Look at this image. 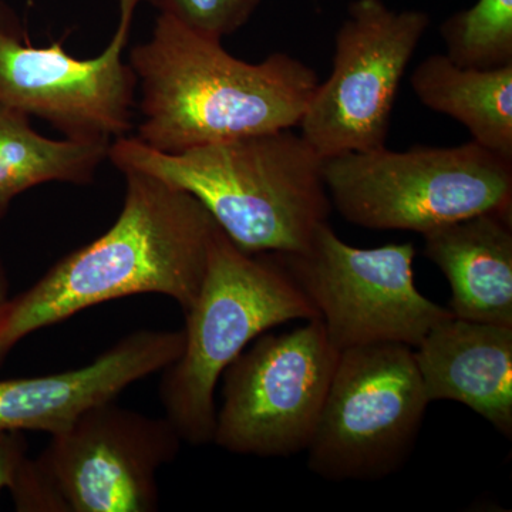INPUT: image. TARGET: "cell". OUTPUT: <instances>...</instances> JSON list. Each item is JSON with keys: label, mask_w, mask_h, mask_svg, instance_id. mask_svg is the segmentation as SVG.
I'll use <instances>...</instances> for the list:
<instances>
[{"label": "cell", "mask_w": 512, "mask_h": 512, "mask_svg": "<svg viewBox=\"0 0 512 512\" xmlns=\"http://www.w3.org/2000/svg\"><path fill=\"white\" fill-rule=\"evenodd\" d=\"M121 174L126 194L113 225L0 309V366L33 333L101 303L151 293L185 312L194 302L217 222L188 192L140 171Z\"/></svg>", "instance_id": "cell-1"}, {"label": "cell", "mask_w": 512, "mask_h": 512, "mask_svg": "<svg viewBox=\"0 0 512 512\" xmlns=\"http://www.w3.org/2000/svg\"><path fill=\"white\" fill-rule=\"evenodd\" d=\"M423 254L446 276L454 318L512 326V212L431 229Z\"/></svg>", "instance_id": "cell-14"}, {"label": "cell", "mask_w": 512, "mask_h": 512, "mask_svg": "<svg viewBox=\"0 0 512 512\" xmlns=\"http://www.w3.org/2000/svg\"><path fill=\"white\" fill-rule=\"evenodd\" d=\"M15 510L19 512H69L52 477L29 454L22 461L8 487Z\"/></svg>", "instance_id": "cell-19"}, {"label": "cell", "mask_w": 512, "mask_h": 512, "mask_svg": "<svg viewBox=\"0 0 512 512\" xmlns=\"http://www.w3.org/2000/svg\"><path fill=\"white\" fill-rule=\"evenodd\" d=\"M339 353L319 318L291 332L256 338L222 373L212 443L238 456L306 451Z\"/></svg>", "instance_id": "cell-8"}, {"label": "cell", "mask_w": 512, "mask_h": 512, "mask_svg": "<svg viewBox=\"0 0 512 512\" xmlns=\"http://www.w3.org/2000/svg\"><path fill=\"white\" fill-rule=\"evenodd\" d=\"M10 298V279L8 269H6L5 262L0 256V309L5 305L6 301Z\"/></svg>", "instance_id": "cell-21"}, {"label": "cell", "mask_w": 512, "mask_h": 512, "mask_svg": "<svg viewBox=\"0 0 512 512\" xmlns=\"http://www.w3.org/2000/svg\"><path fill=\"white\" fill-rule=\"evenodd\" d=\"M183 443L167 417L113 400L50 437L36 458L69 512H154L160 507L158 471L174 463Z\"/></svg>", "instance_id": "cell-11"}, {"label": "cell", "mask_w": 512, "mask_h": 512, "mask_svg": "<svg viewBox=\"0 0 512 512\" xmlns=\"http://www.w3.org/2000/svg\"><path fill=\"white\" fill-rule=\"evenodd\" d=\"M30 119L0 104V221L23 192L49 183L92 184L109 160L110 140H53L37 133Z\"/></svg>", "instance_id": "cell-16"}, {"label": "cell", "mask_w": 512, "mask_h": 512, "mask_svg": "<svg viewBox=\"0 0 512 512\" xmlns=\"http://www.w3.org/2000/svg\"><path fill=\"white\" fill-rule=\"evenodd\" d=\"M164 15L171 16L201 35L222 40L244 28L261 0H150Z\"/></svg>", "instance_id": "cell-18"}, {"label": "cell", "mask_w": 512, "mask_h": 512, "mask_svg": "<svg viewBox=\"0 0 512 512\" xmlns=\"http://www.w3.org/2000/svg\"><path fill=\"white\" fill-rule=\"evenodd\" d=\"M330 204L350 224L426 234L487 212H512V161L476 141L328 158Z\"/></svg>", "instance_id": "cell-5"}, {"label": "cell", "mask_w": 512, "mask_h": 512, "mask_svg": "<svg viewBox=\"0 0 512 512\" xmlns=\"http://www.w3.org/2000/svg\"><path fill=\"white\" fill-rule=\"evenodd\" d=\"M429 404L410 346L342 350L306 448L309 470L329 481L392 476L412 454Z\"/></svg>", "instance_id": "cell-6"}, {"label": "cell", "mask_w": 512, "mask_h": 512, "mask_svg": "<svg viewBox=\"0 0 512 512\" xmlns=\"http://www.w3.org/2000/svg\"><path fill=\"white\" fill-rule=\"evenodd\" d=\"M276 255L339 352L375 343L414 349L433 326L453 316L414 284L413 242L356 248L325 222L303 251Z\"/></svg>", "instance_id": "cell-7"}, {"label": "cell", "mask_w": 512, "mask_h": 512, "mask_svg": "<svg viewBox=\"0 0 512 512\" xmlns=\"http://www.w3.org/2000/svg\"><path fill=\"white\" fill-rule=\"evenodd\" d=\"M430 403L451 400L512 437V326L441 320L414 348Z\"/></svg>", "instance_id": "cell-13"}, {"label": "cell", "mask_w": 512, "mask_h": 512, "mask_svg": "<svg viewBox=\"0 0 512 512\" xmlns=\"http://www.w3.org/2000/svg\"><path fill=\"white\" fill-rule=\"evenodd\" d=\"M410 86L424 107L463 124L471 140L512 161V64L468 69L437 53L417 64Z\"/></svg>", "instance_id": "cell-15"}, {"label": "cell", "mask_w": 512, "mask_h": 512, "mask_svg": "<svg viewBox=\"0 0 512 512\" xmlns=\"http://www.w3.org/2000/svg\"><path fill=\"white\" fill-rule=\"evenodd\" d=\"M141 2L150 0H119V26L109 45L79 59L62 42L32 46L18 12L0 0V104L46 121L64 137H126L134 128L137 79L124 50Z\"/></svg>", "instance_id": "cell-10"}, {"label": "cell", "mask_w": 512, "mask_h": 512, "mask_svg": "<svg viewBox=\"0 0 512 512\" xmlns=\"http://www.w3.org/2000/svg\"><path fill=\"white\" fill-rule=\"evenodd\" d=\"M183 350L161 370L164 416L184 443H212L218 383L252 342L292 320L319 318L276 254H251L220 227L212 235L200 291L184 312Z\"/></svg>", "instance_id": "cell-4"}, {"label": "cell", "mask_w": 512, "mask_h": 512, "mask_svg": "<svg viewBox=\"0 0 512 512\" xmlns=\"http://www.w3.org/2000/svg\"><path fill=\"white\" fill-rule=\"evenodd\" d=\"M29 454V443L20 431H0V493L8 490L20 461Z\"/></svg>", "instance_id": "cell-20"}, {"label": "cell", "mask_w": 512, "mask_h": 512, "mask_svg": "<svg viewBox=\"0 0 512 512\" xmlns=\"http://www.w3.org/2000/svg\"><path fill=\"white\" fill-rule=\"evenodd\" d=\"M448 59L468 69L512 64V0H477L440 26Z\"/></svg>", "instance_id": "cell-17"}, {"label": "cell", "mask_w": 512, "mask_h": 512, "mask_svg": "<svg viewBox=\"0 0 512 512\" xmlns=\"http://www.w3.org/2000/svg\"><path fill=\"white\" fill-rule=\"evenodd\" d=\"M430 25L424 10L350 2L336 32L332 70L298 124L323 160L386 146L400 83Z\"/></svg>", "instance_id": "cell-9"}, {"label": "cell", "mask_w": 512, "mask_h": 512, "mask_svg": "<svg viewBox=\"0 0 512 512\" xmlns=\"http://www.w3.org/2000/svg\"><path fill=\"white\" fill-rule=\"evenodd\" d=\"M109 161L120 171H140L188 192L251 254L303 251L333 208L325 160L292 128L177 154L120 137L111 141Z\"/></svg>", "instance_id": "cell-3"}, {"label": "cell", "mask_w": 512, "mask_h": 512, "mask_svg": "<svg viewBox=\"0 0 512 512\" xmlns=\"http://www.w3.org/2000/svg\"><path fill=\"white\" fill-rule=\"evenodd\" d=\"M128 64L140 92L136 138L167 154L296 127L319 84L288 53L245 62L164 13Z\"/></svg>", "instance_id": "cell-2"}, {"label": "cell", "mask_w": 512, "mask_h": 512, "mask_svg": "<svg viewBox=\"0 0 512 512\" xmlns=\"http://www.w3.org/2000/svg\"><path fill=\"white\" fill-rule=\"evenodd\" d=\"M183 343L181 330H137L76 369L0 379V431L62 434L84 413L171 365Z\"/></svg>", "instance_id": "cell-12"}]
</instances>
